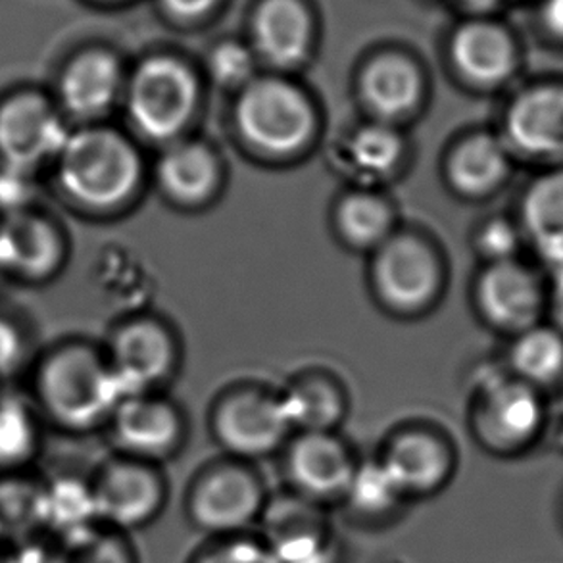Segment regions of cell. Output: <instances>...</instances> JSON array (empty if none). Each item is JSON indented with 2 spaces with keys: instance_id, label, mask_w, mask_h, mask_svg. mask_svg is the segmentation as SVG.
I'll return each instance as SVG.
<instances>
[{
  "instance_id": "cell-6",
  "label": "cell",
  "mask_w": 563,
  "mask_h": 563,
  "mask_svg": "<svg viewBox=\"0 0 563 563\" xmlns=\"http://www.w3.org/2000/svg\"><path fill=\"white\" fill-rule=\"evenodd\" d=\"M267 496L249 470L221 465L206 472L187 496V518L210 539L251 533L258 523Z\"/></svg>"
},
{
  "instance_id": "cell-9",
  "label": "cell",
  "mask_w": 563,
  "mask_h": 563,
  "mask_svg": "<svg viewBox=\"0 0 563 563\" xmlns=\"http://www.w3.org/2000/svg\"><path fill=\"white\" fill-rule=\"evenodd\" d=\"M125 91L120 56L102 45L77 48L62 62L51 89L69 123H99Z\"/></svg>"
},
{
  "instance_id": "cell-25",
  "label": "cell",
  "mask_w": 563,
  "mask_h": 563,
  "mask_svg": "<svg viewBox=\"0 0 563 563\" xmlns=\"http://www.w3.org/2000/svg\"><path fill=\"white\" fill-rule=\"evenodd\" d=\"M510 146L488 133L464 141L450 162L452 181L473 197L498 189L510 176Z\"/></svg>"
},
{
  "instance_id": "cell-22",
  "label": "cell",
  "mask_w": 563,
  "mask_h": 563,
  "mask_svg": "<svg viewBox=\"0 0 563 563\" xmlns=\"http://www.w3.org/2000/svg\"><path fill=\"white\" fill-rule=\"evenodd\" d=\"M521 225L550 275L563 269V166L537 177L521 202Z\"/></svg>"
},
{
  "instance_id": "cell-7",
  "label": "cell",
  "mask_w": 563,
  "mask_h": 563,
  "mask_svg": "<svg viewBox=\"0 0 563 563\" xmlns=\"http://www.w3.org/2000/svg\"><path fill=\"white\" fill-rule=\"evenodd\" d=\"M68 260V236L41 208L0 218V277L45 285L58 277Z\"/></svg>"
},
{
  "instance_id": "cell-1",
  "label": "cell",
  "mask_w": 563,
  "mask_h": 563,
  "mask_svg": "<svg viewBox=\"0 0 563 563\" xmlns=\"http://www.w3.org/2000/svg\"><path fill=\"white\" fill-rule=\"evenodd\" d=\"M30 369L31 402L45 423L64 433H89L125 400L108 360L79 341L51 346Z\"/></svg>"
},
{
  "instance_id": "cell-5",
  "label": "cell",
  "mask_w": 563,
  "mask_h": 563,
  "mask_svg": "<svg viewBox=\"0 0 563 563\" xmlns=\"http://www.w3.org/2000/svg\"><path fill=\"white\" fill-rule=\"evenodd\" d=\"M236 123L246 141L275 156L297 153L313 131L312 108L297 87L262 77L244 85Z\"/></svg>"
},
{
  "instance_id": "cell-24",
  "label": "cell",
  "mask_w": 563,
  "mask_h": 563,
  "mask_svg": "<svg viewBox=\"0 0 563 563\" xmlns=\"http://www.w3.org/2000/svg\"><path fill=\"white\" fill-rule=\"evenodd\" d=\"M362 92L377 114L393 120L408 114L421 97V74L402 54H380L367 64Z\"/></svg>"
},
{
  "instance_id": "cell-33",
  "label": "cell",
  "mask_w": 563,
  "mask_h": 563,
  "mask_svg": "<svg viewBox=\"0 0 563 563\" xmlns=\"http://www.w3.org/2000/svg\"><path fill=\"white\" fill-rule=\"evenodd\" d=\"M189 563H277L260 534L220 537L198 550Z\"/></svg>"
},
{
  "instance_id": "cell-13",
  "label": "cell",
  "mask_w": 563,
  "mask_h": 563,
  "mask_svg": "<svg viewBox=\"0 0 563 563\" xmlns=\"http://www.w3.org/2000/svg\"><path fill=\"white\" fill-rule=\"evenodd\" d=\"M506 145L550 166H563V85L529 87L506 112Z\"/></svg>"
},
{
  "instance_id": "cell-2",
  "label": "cell",
  "mask_w": 563,
  "mask_h": 563,
  "mask_svg": "<svg viewBox=\"0 0 563 563\" xmlns=\"http://www.w3.org/2000/svg\"><path fill=\"white\" fill-rule=\"evenodd\" d=\"M48 174L69 206L108 212L128 202L137 189L141 162L118 131L89 123L69 130Z\"/></svg>"
},
{
  "instance_id": "cell-18",
  "label": "cell",
  "mask_w": 563,
  "mask_h": 563,
  "mask_svg": "<svg viewBox=\"0 0 563 563\" xmlns=\"http://www.w3.org/2000/svg\"><path fill=\"white\" fill-rule=\"evenodd\" d=\"M383 297L396 308H418L433 297L439 275L431 252L413 239L385 244L375 266Z\"/></svg>"
},
{
  "instance_id": "cell-37",
  "label": "cell",
  "mask_w": 563,
  "mask_h": 563,
  "mask_svg": "<svg viewBox=\"0 0 563 563\" xmlns=\"http://www.w3.org/2000/svg\"><path fill=\"white\" fill-rule=\"evenodd\" d=\"M37 177L0 166V218L35 208Z\"/></svg>"
},
{
  "instance_id": "cell-31",
  "label": "cell",
  "mask_w": 563,
  "mask_h": 563,
  "mask_svg": "<svg viewBox=\"0 0 563 563\" xmlns=\"http://www.w3.org/2000/svg\"><path fill=\"white\" fill-rule=\"evenodd\" d=\"M339 221L344 235L349 236L352 243L367 246V244L380 243L387 236L390 213L387 206L377 198L354 195L346 198L341 206Z\"/></svg>"
},
{
  "instance_id": "cell-26",
  "label": "cell",
  "mask_w": 563,
  "mask_h": 563,
  "mask_svg": "<svg viewBox=\"0 0 563 563\" xmlns=\"http://www.w3.org/2000/svg\"><path fill=\"white\" fill-rule=\"evenodd\" d=\"M514 374L547 390L563 379V333L552 323H539L519 333L510 352Z\"/></svg>"
},
{
  "instance_id": "cell-20",
  "label": "cell",
  "mask_w": 563,
  "mask_h": 563,
  "mask_svg": "<svg viewBox=\"0 0 563 563\" xmlns=\"http://www.w3.org/2000/svg\"><path fill=\"white\" fill-rule=\"evenodd\" d=\"M107 360L123 395L131 398L141 396L143 388L168 369L172 346L154 323H133L115 335Z\"/></svg>"
},
{
  "instance_id": "cell-17",
  "label": "cell",
  "mask_w": 563,
  "mask_h": 563,
  "mask_svg": "<svg viewBox=\"0 0 563 563\" xmlns=\"http://www.w3.org/2000/svg\"><path fill=\"white\" fill-rule=\"evenodd\" d=\"M216 427L221 444L243 457L266 456L274 452L290 429L282 400L252 395L225 404Z\"/></svg>"
},
{
  "instance_id": "cell-28",
  "label": "cell",
  "mask_w": 563,
  "mask_h": 563,
  "mask_svg": "<svg viewBox=\"0 0 563 563\" xmlns=\"http://www.w3.org/2000/svg\"><path fill=\"white\" fill-rule=\"evenodd\" d=\"M45 563H137L128 534L92 523L56 537Z\"/></svg>"
},
{
  "instance_id": "cell-8",
  "label": "cell",
  "mask_w": 563,
  "mask_h": 563,
  "mask_svg": "<svg viewBox=\"0 0 563 563\" xmlns=\"http://www.w3.org/2000/svg\"><path fill=\"white\" fill-rule=\"evenodd\" d=\"M89 483L97 523L120 533L151 526L166 504L161 475L133 457L114 460L100 467Z\"/></svg>"
},
{
  "instance_id": "cell-15",
  "label": "cell",
  "mask_w": 563,
  "mask_h": 563,
  "mask_svg": "<svg viewBox=\"0 0 563 563\" xmlns=\"http://www.w3.org/2000/svg\"><path fill=\"white\" fill-rule=\"evenodd\" d=\"M252 43L264 60L295 68L313 45V15L305 0H260L252 14Z\"/></svg>"
},
{
  "instance_id": "cell-34",
  "label": "cell",
  "mask_w": 563,
  "mask_h": 563,
  "mask_svg": "<svg viewBox=\"0 0 563 563\" xmlns=\"http://www.w3.org/2000/svg\"><path fill=\"white\" fill-rule=\"evenodd\" d=\"M33 364L30 339L22 325L7 313H0V380L14 379Z\"/></svg>"
},
{
  "instance_id": "cell-3",
  "label": "cell",
  "mask_w": 563,
  "mask_h": 563,
  "mask_svg": "<svg viewBox=\"0 0 563 563\" xmlns=\"http://www.w3.org/2000/svg\"><path fill=\"white\" fill-rule=\"evenodd\" d=\"M69 130L51 89L15 85L0 95V166L38 177L53 166Z\"/></svg>"
},
{
  "instance_id": "cell-39",
  "label": "cell",
  "mask_w": 563,
  "mask_h": 563,
  "mask_svg": "<svg viewBox=\"0 0 563 563\" xmlns=\"http://www.w3.org/2000/svg\"><path fill=\"white\" fill-rule=\"evenodd\" d=\"M550 323L563 333V269L550 275L549 308Z\"/></svg>"
},
{
  "instance_id": "cell-11",
  "label": "cell",
  "mask_w": 563,
  "mask_h": 563,
  "mask_svg": "<svg viewBox=\"0 0 563 563\" xmlns=\"http://www.w3.org/2000/svg\"><path fill=\"white\" fill-rule=\"evenodd\" d=\"M547 427L541 388L526 380L504 379L488 388L479 411V434L488 449L516 456L531 449Z\"/></svg>"
},
{
  "instance_id": "cell-14",
  "label": "cell",
  "mask_w": 563,
  "mask_h": 563,
  "mask_svg": "<svg viewBox=\"0 0 563 563\" xmlns=\"http://www.w3.org/2000/svg\"><path fill=\"white\" fill-rule=\"evenodd\" d=\"M354 470L349 450L328 433H306L290 449L287 462L295 495L320 506L343 503Z\"/></svg>"
},
{
  "instance_id": "cell-36",
  "label": "cell",
  "mask_w": 563,
  "mask_h": 563,
  "mask_svg": "<svg viewBox=\"0 0 563 563\" xmlns=\"http://www.w3.org/2000/svg\"><path fill=\"white\" fill-rule=\"evenodd\" d=\"M519 246L521 233L510 221H490L479 233V251L490 264L516 260Z\"/></svg>"
},
{
  "instance_id": "cell-10",
  "label": "cell",
  "mask_w": 563,
  "mask_h": 563,
  "mask_svg": "<svg viewBox=\"0 0 563 563\" xmlns=\"http://www.w3.org/2000/svg\"><path fill=\"white\" fill-rule=\"evenodd\" d=\"M258 523L277 563H339L341 550L320 504L298 495L274 498Z\"/></svg>"
},
{
  "instance_id": "cell-16",
  "label": "cell",
  "mask_w": 563,
  "mask_h": 563,
  "mask_svg": "<svg viewBox=\"0 0 563 563\" xmlns=\"http://www.w3.org/2000/svg\"><path fill=\"white\" fill-rule=\"evenodd\" d=\"M450 53L457 71L483 87L506 84L518 69V45L510 31L487 20L462 23L454 31Z\"/></svg>"
},
{
  "instance_id": "cell-41",
  "label": "cell",
  "mask_w": 563,
  "mask_h": 563,
  "mask_svg": "<svg viewBox=\"0 0 563 563\" xmlns=\"http://www.w3.org/2000/svg\"><path fill=\"white\" fill-rule=\"evenodd\" d=\"M4 390H7V388H4V383H2V380H0V395H2V393H4Z\"/></svg>"
},
{
  "instance_id": "cell-19",
  "label": "cell",
  "mask_w": 563,
  "mask_h": 563,
  "mask_svg": "<svg viewBox=\"0 0 563 563\" xmlns=\"http://www.w3.org/2000/svg\"><path fill=\"white\" fill-rule=\"evenodd\" d=\"M380 462L406 500L437 495L452 475L450 450L427 433L398 437Z\"/></svg>"
},
{
  "instance_id": "cell-40",
  "label": "cell",
  "mask_w": 563,
  "mask_h": 563,
  "mask_svg": "<svg viewBox=\"0 0 563 563\" xmlns=\"http://www.w3.org/2000/svg\"><path fill=\"white\" fill-rule=\"evenodd\" d=\"M542 20L550 33L563 38V0H547L542 10Z\"/></svg>"
},
{
  "instance_id": "cell-27",
  "label": "cell",
  "mask_w": 563,
  "mask_h": 563,
  "mask_svg": "<svg viewBox=\"0 0 563 563\" xmlns=\"http://www.w3.org/2000/svg\"><path fill=\"white\" fill-rule=\"evenodd\" d=\"M343 503L352 518L364 523H380L393 518L406 498L383 462H367L356 465Z\"/></svg>"
},
{
  "instance_id": "cell-21",
  "label": "cell",
  "mask_w": 563,
  "mask_h": 563,
  "mask_svg": "<svg viewBox=\"0 0 563 563\" xmlns=\"http://www.w3.org/2000/svg\"><path fill=\"white\" fill-rule=\"evenodd\" d=\"M110 423L115 442L133 460L145 462L176 449L179 423L176 413L164 404L131 396L115 408Z\"/></svg>"
},
{
  "instance_id": "cell-29",
  "label": "cell",
  "mask_w": 563,
  "mask_h": 563,
  "mask_svg": "<svg viewBox=\"0 0 563 563\" xmlns=\"http://www.w3.org/2000/svg\"><path fill=\"white\" fill-rule=\"evenodd\" d=\"M162 185L181 202H198L216 184L212 156L197 145L172 148L161 164Z\"/></svg>"
},
{
  "instance_id": "cell-35",
  "label": "cell",
  "mask_w": 563,
  "mask_h": 563,
  "mask_svg": "<svg viewBox=\"0 0 563 563\" xmlns=\"http://www.w3.org/2000/svg\"><path fill=\"white\" fill-rule=\"evenodd\" d=\"M210 68L220 84L246 85L254 68L251 51L236 43H223L213 51Z\"/></svg>"
},
{
  "instance_id": "cell-30",
  "label": "cell",
  "mask_w": 563,
  "mask_h": 563,
  "mask_svg": "<svg viewBox=\"0 0 563 563\" xmlns=\"http://www.w3.org/2000/svg\"><path fill=\"white\" fill-rule=\"evenodd\" d=\"M282 406L289 426L300 427L306 433H328L341 416V402L325 385L297 388L282 400Z\"/></svg>"
},
{
  "instance_id": "cell-32",
  "label": "cell",
  "mask_w": 563,
  "mask_h": 563,
  "mask_svg": "<svg viewBox=\"0 0 563 563\" xmlns=\"http://www.w3.org/2000/svg\"><path fill=\"white\" fill-rule=\"evenodd\" d=\"M402 154V141L385 125H369L360 131L351 145L356 168L369 176H383L395 168Z\"/></svg>"
},
{
  "instance_id": "cell-42",
  "label": "cell",
  "mask_w": 563,
  "mask_h": 563,
  "mask_svg": "<svg viewBox=\"0 0 563 563\" xmlns=\"http://www.w3.org/2000/svg\"><path fill=\"white\" fill-rule=\"evenodd\" d=\"M95 2H115V0H95Z\"/></svg>"
},
{
  "instance_id": "cell-23",
  "label": "cell",
  "mask_w": 563,
  "mask_h": 563,
  "mask_svg": "<svg viewBox=\"0 0 563 563\" xmlns=\"http://www.w3.org/2000/svg\"><path fill=\"white\" fill-rule=\"evenodd\" d=\"M43 419L31 398L0 395V479L27 475L43 450Z\"/></svg>"
},
{
  "instance_id": "cell-38",
  "label": "cell",
  "mask_w": 563,
  "mask_h": 563,
  "mask_svg": "<svg viewBox=\"0 0 563 563\" xmlns=\"http://www.w3.org/2000/svg\"><path fill=\"white\" fill-rule=\"evenodd\" d=\"M161 2L164 10L174 18L195 20L212 12L220 0H161Z\"/></svg>"
},
{
  "instance_id": "cell-4",
  "label": "cell",
  "mask_w": 563,
  "mask_h": 563,
  "mask_svg": "<svg viewBox=\"0 0 563 563\" xmlns=\"http://www.w3.org/2000/svg\"><path fill=\"white\" fill-rule=\"evenodd\" d=\"M131 122L153 141L176 137L189 122L197 81L184 62L153 56L141 62L125 81Z\"/></svg>"
},
{
  "instance_id": "cell-12",
  "label": "cell",
  "mask_w": 563,
  "mask_h": 563,
  "mask_svg": "<svg viewBox=\"0 0 563 563\" xmlns=\"http://www.w3.org/2000/svg\"><path fill=\"white\" fill-rule=\"evenodd\" d=\"M477 292L487 320L516 335L542 323L549 308V283L518 260L490 264Z\"/></svg>"
}]
</instances>
